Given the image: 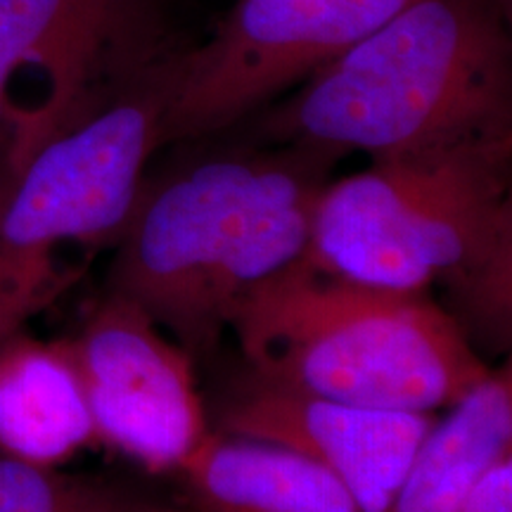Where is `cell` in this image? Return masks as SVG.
Returning a JSON list of instances; mask_svg holds the SVG:
<instances>
[{
	"mask_svg": "<svg viewBox=\"0 0 512 512\" xmlns=\"http://www.w3.org/2000/svg\"><path fill=\"white\" fill-rule=\"evenodd\" d=\"M176 50L57 128L15 166L0 202V342L62 287V254L124 233L162 147Z\"/></svg>",
	"mask_w": 512,
	"mask_h": 512,
	"instance_id": "5",
	"label": "cell"
},
{
	"mask_svg": "<svg viewBox=\"0 0 512 512\" xmlns=\"http://www.w3.org/2000/svg\"><path fill=\"white\" fill-rule=\"evenodd\" d=\"M69 344L98 441L147 470H178L209 434L188 351L112 292Z\"/></svg>",
	"mask_w": 512,
	"mask_h": 512,
	"instance_id": "7",
	"label": "cell"
},
{
	"mask_svg": "<svg viewBox=\"0 0 512 512\" xmlns=\"http://www.w3.org/2000/svg\"><path fill=\"white\" fill-rule=\"evenodd\" d=\"M508 19L498 0H413L268 105L259 136L373 159L512 131Z\"/></svg>",
	"mask_w": 512,
	"mask_h": 512,
	"instance_id": "3",
	"label": "cell"
},
{
	"mask_svg": "<svg viewBox=\"0 0 512 512\" xmlns=\"http://www.w3.org/2000/svg\"><path fill=\"white\" fill-rule=\"evenodd\" d=\"M249 375L323 399L437 413L491 370L427 292H396L304 256L268 275L230 320Z\"/></svg>",
	"mask_w": 512,
	"mask_h": 512,
	"instance_id": "4",
	"label": "cell"
},
{
	"mask_svg": "<svg viewBox=\"0 0 512 512\" xmlns=\"http://www.w3.org/2000/svg\"><path fill=\"white\" fill-rule=\"evenodd\" d=\"M460 512H512V451L498 456L472 482Z\"/></svg>",
	"mask_w": 512,
	"mask_h": 512,
	"instance_id": "14",
	"label": "cell"
},
{
	"mask_svg": "<svg viewBox=\"0 0 512 512\" xmlns=\"http://www.w3.org/2000/svg\"><path fill=\"white\" fill-rule=\"evenodd\" d=\"M171 50L162 0H0V105L46 76V140Z\"/></svg>",
	"mask_w": 512,
	"mask_h": 512,
	"instance_id": "8",
	"label": "cell"
},
{
	"mask_svg": "<svg viewBox=\"0 0 512 512\" xmlns=\"http://www.w3.org/2000/svg\"><path fill=\"white\" fill-rule=\"evenodd\" d=\"M335 150L280 143L214 155L140 195L110 292L190 356L209 354L249 290L306 252Z\"/></svg>",
	"mask_w": 512,
	"mask_h": 512,
	"instance_id": "1",
	"label": "cell"
},
{
	"mask_svg": "<svg viewBox=\"0 0 512 512\" xmlns=\"http://www.w3.org/2000/svg\"><path fill=\"white\" fill-rule=\"evenodd\" d=\"M512 131L370 159L323 188L306 261L396 292L446 285L501 337L512 297Z\"/></svg>",
	"mask_w": 512,
	"mask_h": 512,
	"instance_id": "2",
	"label": "cell"
},
{
	"mask_svg": "<svg viewBox=\"0 0 512 512\" xmlns=\"http://www.w3.org/2000/svg\"><path fill=\"white\" fill-rule=\"evenodd\" d=\"M408 3L413 0H238L207 43L176 50L162 145L238 126Z\"/></svg>",
	"mask_w": 512,
	"mask_h": 512,
	"instance_id": "6",
	"label": "cell"
},
{
	"mask_svg": "<svg viewBox=\"0 0 512 512\" xmlns=\"http://www.w3.org/2000/svg\"><path fill=\"white\" fill-rule=\"evenodd\" d=\"M512 451L510 368L491 370L437 420L387 512H460L472 482Z\"/></svg>",
	"mask_w": 512,
	"mask_h": 512,
	"instance_id": "12",
	"label": "cell"
},
{
	"mask_svg": "<svg viewBox=\"0 0 512 512\" xmlns=\"http://www.w3.org/2000/svg\"><path fill=\"white\" fill-rule=\"evenodd\" d=\"M140 498L0 451V512H131Z\"/></svg>",
	"mask_w": 512,
	"mask_h": 512,
	"instance_id": "13",
	"label": "cell"
},
{
	"mask_svg": "<svg viewBox=\"0 0 512 512\" xmlns=\"http://www.w3.org/2000/svg\"><path fill=\"white\" fill-rule=\"evenodd\" d=\"M498 3H501V5H503V10L508 12V15H510V0H498Z\"/></svg>",
	"mask_w": 512,
	"mask_h": 512,
	"instance_id": "16",
	"label": "cell"
},
{
	"mask_svg": "<svg viewBox=\"0 0 512 512\" xmlns=\"http://www.w3.org/2000/svg\"><path fill=\"white\" fill-rule=\"evenodd\" d=\"M176 472L195 512H363L332 472L264 441L209 432Z\"/></svg>",
	"mask_w": 512,
	"mask_h": 512,
	"instance_id": "11",
	"label": "cell"
},
{
	"mask_svg": "<svg viewBox=\"0 0 512 512\" xmlns=\"http://www.w3.org/2000/svg\"><path fill=\"white\" fill-rule=\"evenodd\" d=\"M131 512H195V510H181V508H171V505H159V503H152V501H145V498H140L136 508Z\"/></svg>",
	"mask_w": 512,
	"mask_h": 512,
	"instance_id": "15",
	"label": "cell"
},
{
	"mask_svg": "<svg viewBox=\"0 0 512 512\" xmlns=\"http://www.w3.org/2000/svg\"><path fill=\"white\" fill-rule=\"evenodd\" d=\"M93 413L69 339L0 342V451L57 467L91 446Z\"/></svg>",
	"mask_w": 512,
	"mask_h": 512,
	"instance_id": "10",
	"label": "cell"
},
{
	"mask_svg": "<svg viewBox=\"0 0 512 512\" xmlns=\"http://www.w3.org/2000/svg\"><path fill=\"white\" fill-rule=\"evenodd\" d=\"M216 425L221 434L313 460L347 486L363 512H387L437 415L332 401L249 375L223 401Z\"/></svg>",
	"mask_w": 512,
	"mask_h": 512,
	"instance_id": "9",
	"label": "cell"
}]
</instances>
